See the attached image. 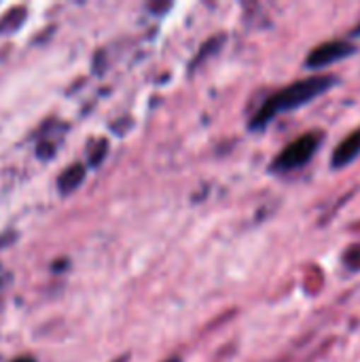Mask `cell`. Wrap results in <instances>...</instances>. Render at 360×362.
<instances>
[{
  "instance_id": "6da1fadb",
  "label": "cell",
  "mask_w": 360,
  "mask_h": 362,
  "mask_svg": "<svg viewBox=\"0 0 360 362\" xmlns=\"http://www.w3.org/2000/svg\"><path fill=\"white\" fill-rule=\"evenodd\" d=\"M337 83L335 76L329 74H318V76H310V78H301L280 91H276L274 95H269L263 106L255 112L250 127L252 129H263L269 121H274L278 115L289 112V110H297L303 104L312 102L314 98H318L320 93L329 91L333 85Z\"/></svg>"
},
{
  "instance_id": "7a4b0ae2",
  "label": "cell",
  "mask_w": 360,
  "mask_h": 362,
  "mask_svg": "<svg viewBox=\"0 0 360 362\" xmlns=\"http://www.w3.org/2000/svg\"><path fill=\"white\" fill-rule=\"evenodd\" d=\"M323 144V134L320 132H310L299 136L297 140H293L289 146L282 148V153L274 159L272 170L274 172H293L303 168L308 161H312V157L316 155V151Z\"/></svg>"
},
{
  "instance_id": "3957f363",
  "label": "cell",
  "mask_w": 360,
  "mask_h": 362,
  "mask_svg": "<svg viewBox=\"0 0 360 362\" xmlns=\"http://www.w3.org/2000/svg\"><path fill=\"white\" fill-rule=\"evenodd\" d=\"M354 45L348 42V40H331V42H325V45H318L306 59V66L308 68H325V66H331L344 57H350L354 53Z\"/></svg>"
},
{
  "instance_id": "277c9868",
  "label": "cell",
  "mask_w": 360,
  "mask_h": 362,
  "mask_svg": "<svg viewBox=\"0 0 360 362\" xmlns=\"http://www.w3.org/2000/svg\"><path fill=\"white\" fill-rule=\"evenodd\" d=\"M360 155V127L354 129L346 140H342L337 144V148L333 151V159H331V165L335 170H342L346 165H350L356 157Z\"/></svg>"
},
{
  "instance_id": "5b68a950",
  "label": "cell",
  "mask_w": 360,
  "mask_h": 362,
  "mask_svg": "<svg viewBox=\"0 0 360 362\" xmlns=\"http://www.w3.org/2000/svg\"><path fill=\"white\" fill-rule=\"evenodd\" d=\"M83 180H85V165H81V163L70 165V168H68V170L57 178L59 193H64V195L72 193V191H74Z\"/></svg>"
},
{
  "instance_id": "8992f818",
  "label": "cell",
  "mask_w": 360,
  "mask_h": 362,
  "mask_svg": "<svg viewBox=\"0 0 360 362\" xmlns=\"http://www.w3.org/2000/svg\"><path fill=\"white\" fill-rule=\"evenodd\" d=\"M344 263H346V267H350V269H360V244H354V246H350V248L346 250Z\"/></svg>"
},
{
  "instance_id": "52a82bcc",
  "label": "cell",
  "mask_w": 360,
  "mask_h": 362,
  "mask_svg": "<svg viewBox=\"0 0 360 362\" xmlns=\"http://www.w3.org/2000/svg\"><path fill=\"white\" fill-rule=\"evenodd\" d=\"M13 362H34V358L32 356H21V358H17V361Z\"/></svg>"
},
{
  "instance_id": "ba28073f",
  "label": "cell",
  "mask_w": 360,
  "mask_h": 362,
  "mask_svg": "<svg viewBox=\"0 0 360 362\" xmlns=\"http://www.w3.org/2000/svg\"><path fill=\"white\" fill-rule=\"evenodd\" d=\"M354 34H360V25H359V28H356V30H354Z\"/></svg>"
},
{
  "instance_id": "9c48e42d",
  "label": "cell",
  "mask_w": 360,
  "mask_h": 362,
  "mask_svg": "<svg viewBox=\"0 0 360 362\" xmlns=\"http://www.w3.org/2000/svg\"><path fill=\"white\" fill-rule=\"evenodd\" d=\"M168 362H180L178 358H172V361H168Z\"/></svg>"
}]
</instances>
